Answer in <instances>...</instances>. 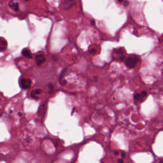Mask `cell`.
Masks as SVG:
<instances>
[{
	"label": "cell",
	"mask_w": 163,
	"mask_h": 163,
	"mask_svg": "<svg viewBox=\"0 0 163 163\" xmlns=\"http://www.w3.org/2000/svg\"><path fill=\"white\" fill-rule=\"evenodd\" d=\"M139 61V57L136 55H131L128 56L124 60L125 65L129 68H134Z\"/></svg>",
	"instance_id": "obj_1"
},
{
	"label": "cell",
	"mask_w": 163,
	"mask_h": 163,
	"mask_svg": "<svg viewBox=\"0 0 163 163\" xmlns=\"http://www.w3.org/2000/svg\"><path fill=\"white\" fill-rule=\"evenodd\" d=\"M31 83H32L31 80L28 78H22L19 80V85L20 87L24 89H29L31 87Z\"/></svg>",
	"instance_id": "obj_2"
},
{
	"label": "cell",
	"mask_w": 163,
	"mask_h": 163,
	"mask_svg": "<svg viewBox=\"0 0 163 163\" xmlns=\"http://www.w3.org/2000/svg\"><path fill=\"white\" fill-rule=\"evenodd\" d=\"M75 5L76 0H65L63 2V8L65 10H68Z\"/></svg>",
	"instance_id": "obj_3"
},
{
	"label": "cell",
	"mask_w": 163,
	"mask_h": 163,
	"mask_svg": "<svg viewBox=\"0 0 163 163\" xmlns=\"http://www.w3.org/2000/svg\"><path fill=\"white\" fill-rule=\"evenodd\" d=\"M46 59L44 54H38L35 57V61L37 66H41L45 62Z\"/></svg>",
	"instance_id": "obj_4"
},
{
	"label": "cell",
	"mask_w": 163,
	"mask_h": 163,
	"mask_svg": "<svg viewBox=\"0 0 163 163\" xmlns=\"http://www.w3.org/2000/svg\"><path fill=\"white\" fill-rule=\"evenodd\" d=\"M47 108V102H44L39 107L38 112V114L39 116H44Z\"/></svg>",
	"instance_id": "obj_5"
},
{
	"label": "cell",
	"mask_w": 163,
	"mask_h": 163,
	"mask_svg": "<svg viewBox=\"0 0 163 163\" xmlns=\"http://www.w3.org/2000/svg\"><path fill=\"white\" fill-rule=\"evenodd\" d=\"M7 48V40L2 37H0V52H3Z\"/></svg>",
	"instance_id": "obj_6"
},
{
	"label": "cell",
	"mask_w": 163,
	"mask_h": 163,
	"mask_svg": "<svg viewBox=\"0 0 163 163\" xmlns=\"http://www.w3.org/2000/svg\"><path fill=\"white\" fill-rule=\"evenodd\" d=\"M42 92V91H41V89H36L34 91H33L31 92V96L33 98L35 99H38V96Z\"/></svg>",
	"instance_id": "obj_7"
},
{
	"label": "cell",
	"mask_w": 163,
	"mask_h": 163,
	"mask_svg": "<svg viewBox=\"0 0 163 163\" xmlns=\"http://www.w3.org/2000/svg\"><path fill=\"white\" fill-rule=\"evenodd\" d=\"M22 54H23V55L27 58L29 59H31L32 58V54L31 53V52L28 49H24L22 51Z\"/></svg>",
	"instance_id": "obj_8"
},
{
	"label": "cell",
	"mask_w": 163,
	"mask_h": 163,
	"mask_svg": "<svg viewBox=\"0 0 163 163\" xmlns=\"http://www.w3.org/2000/svg\"><path fill=\"white\" fill-rule=\"evenodd\" d=\"M9 6L14 11H17L18 9V3L17 2H15L13 1H11L9 3Z\"/></svg>",
	"instance_id": "obj_9"
},
{
	"label": "cell",
	"mask_w": 163,
	"mask_h": 163,
	"mask_svg": "<svg viewBox=\"0 0 163 163\" xmlns=\"http://www.w3.org/2000/svg\"><path fill=\"white\" fill-rule=\"evenodd\" d=\"M142 98H144V97L141 96V94H135L134 95V99L135 101H138V100H139V99H141Z\"/></svg>",
	"instance_id": "obj_10"
},
{
	"label": "cell",
	"mask_w": 163,
	"mask_h": 163,
	"mask_svg": "<svg viewBox=\"0 0 163 163\" xmlns=\"http://www.w3.org/2000/svg\"><path fill=\"white\" fill-rule=\"evenodd\" d=\"M49 89H50V92H49V93L50 94V93H52V92H53V91H54V87H53V85L52 84H49Z\"/></svg>",
	"instance_id": "obj_11"
},
{
	"label": "cell",
	"mask_w": 163,
	"mask_h": 163,
	"mask_svg": "<svg viewBox=\"0 0 163 163\" xmlns=\"http://www.w3.org/2000/svg\"><path fill=\"white\" fill-rule=\"evenodd\" d=\"M140 94H141V96H142L143 97H145L147 96V91H142Z\"/></svg>",
	"instance_id": "obj_12"
},
{
	"label": "cell",
	"mask_w": 163,
	"mask_h": 163,
	"mask_svg": "<svg viewBox=\"0 0 163 163\" xmlns=\"http://www.w3.org/2000/svg\"><path fill=\"white\" fill-rule=\"evenodd\" d=\"M126 154L125 153H124V152H122V154H121V157H122V159H124V158H126Z\"/></svg>",
	"instance_id": "obj_13"
},
{
	"label": "cell",
	"mask_w": 163,
	"mask_h": 163,
	"mask_svg": "<svg viewBox=\"0 0 163 163\" xmlns=\"http://www.w3.org/2000/svg\"><path fill=\"white\" fill-rule=\"evenodd\" d=\"M129 5V2L128 1H126V0H125V2H124V6H128Z\"/></svg>",
	"instance_id": "obj_14"
},
{
	"label": "cell",
	"mask_w": 163,
	"mask_h": 163,
	"mask_svg": "<svg viewBox=\"0 0 163 163\" xmlns=\"http://www.w3.org/2000/svg\"><path fill=\"white\" fill-rule=\"evenodd\" d=\"M117 162H118V163H124V160H122V159H118V160H117Z\"/></svg>",
	"instance_id": "obj_15"
},
{
	"label": "cell",
	"mask_w": 163,
	"mask_h": 163,
	"mask_svg": "<svg viewBox=\"0 0 163 163\" xmlns=\"http://www.w3.org/2000/svg\"><path fill=\"white\" fill-rule=\"evenodd\" d=\"M118 154H119V153H118V152H117H117H115V153H114L115 155H118Z\"/></svg>",
	"instance_id": "obj_16"
},
{
	"label": "cell",
	"mask_w": 163,
	"mask_h": 163,
	"mask_svg": "<svg viewBox=\"0 0 163 163\" xmlns=\"http://www.w3.org/2000/svg\"><path fill=\"white\" fill-rule=\"evenodd\" d=\"M94 80L95 81H97V78H98V77H97V76H94Z\"/></svg>",
	"instance_id": "obj_17"
},
{
	"label": "cell",
	"mask_w": 163,
	"mask_h": 163,
	"mask_svg": "<svg viewBox=\"0 0 163 163\" xmlns=\"http://www.w3.org/2000/svg\"><path fill=\"white\" fill-rule=\"evenodd\" d=\"M53 59H54V60H57V57H53Z\"/></svg>",
	"instance_id": "obj_18"
},
{
	"label": "cell",
	"mask_w": 163,
	"mask_h": 163,
	"mask_svg": "<svg viewBox=\"0 0 163 163\" xmlns=\"http://www.w3.org/2000/svg\"><path fill=\"white\" fill-rule=\"evenodd\" d=\"M123 1H124V0H118V2H122Z\"/></svg>",
	"instance_id": "obj_19"
},
{
	"label": "cell",
	"mask_w": 163,
	"mask_h": 163,
	"mask_svg": "<svg viewBox=\"0 0 163 163\" xmlns=\"http://www.w3.org/2000/svg\"><path fill=\"white\" fill-rule=\"evenodd\" d=\"M92 25H94V24H95V22H94V21H92Z\"/></svg>",
	"instance_id": "obj_20"
},
{
	"label": "cell",
	"mask_w": 163,
	"mask_h": 163,
	"mask_svg": "<svg viewBox=\"0 0 163 163\" xmlns=\"http://www.w3.org/2000/svg\"><path fill=\"white\" fill-rule=\"evenodd\" d=\"M159 163H163V160H160V162H159Z\"/></svg>",
	"instance_id": "obj_21"
},
{
	"label": "cell",
	"mask_w": 163,
	"mask_h": 163,
	"mask_svg": "<svg viewBox=\"0 0 163 163\" xmlns=\"http://www.w3.org/2000/svg\"><path fill=\"white\" fill-rule=\"evenodd\" d=\"M25 1H28V0H25Z\"/></svg>",
	"instance_id": "obj_22"
}]
</instances>
